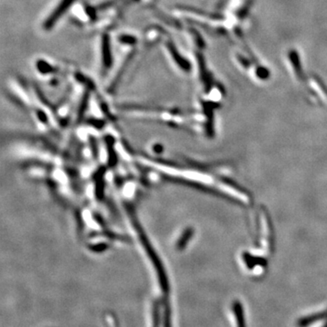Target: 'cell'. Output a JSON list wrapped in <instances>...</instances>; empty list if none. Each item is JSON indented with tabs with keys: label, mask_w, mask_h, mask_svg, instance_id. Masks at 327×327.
Segmentation results:
<instances>
[{
	"label": "cell",
	"mask_w": 327,
	"mask_h": 327,
	"mask_svg": "<svg viewBox=\"0 0 327 327\" xmlns=\"http://www.w3.org/2000/svg\"><path fill=\"white\" fill-rule=\"evenodd\" d=\"M78 1V0H58L42 18L40 23L41 30L43 32L52 31Z\"/></svg>",
	"instance_id": "3957f363"
},
{
	"label": "cell",
	"mask_w": 327,
	"mask_h": 327,
	"mask_svg": "<svg viewBox=\"0 0 327 327\" xmlns=\"http://www.w3.org/2000/svg\"><path fill=\"white\" fill-rule=\"evenodd\" d=\"M70 20L78 27L89 29L98 17V10L94 4L78 1L69 10Z\"/></svg>",
	"instance_id": "7a4b0ae2"
},
{
	"label": "cell",
	"mask_w": 327,
	"mask_h": 327,
	"mask_svg": "<svg viewBox=\"0 0 327 327\" xmlns=\"http://www.w3.org/2000/svg\"><path fill=\"white\" fill-rule=\"evenodd\" d=\"M162 47H163V51H164L166 58H168L169 62L175 66L176 69L182 70V71L187 69L185 62L182 59L183 58H181L179 52L174 46V42L171 40L169 36H167V38L162 42Z\"/></svg>",
	"instance_id": "277c9868"
},
{
	"label": "cell",
	"mask_w": 327,
	"mask_h": 327,
	"mask_svg": "<svg viewBox=\"0 0 327 327\" xmlns=\"http://www.w3.org/2000/svg\"><path fill=\"white\" fill-rule=\"evenodd\" d=\"M167 37V31L159 26H151L146 29L144 35V44L153 47L162 43Z\"/></svg>",
	"instance_id": "5b68a950"
},
{
	"label": "cell",
	"mask_w": 327,
	"mask_h": 327,
	"mask_svg": "<svg viewBox=\"0 0 327 327\" xmlns=\"http://www.w3.org/2000/svg\"><path fill=\"white\" fill-rule=\"evenodd\" d=\"M96 45V64L98 76L106 79L109 73L112 70L115 58L113 54L112 40L109 31L99 33Z\"/></svg>",
	"instance_id": "6da1fadb"
}]
</instances>
